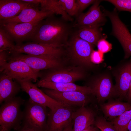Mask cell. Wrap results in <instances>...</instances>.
<instances>
[{
  "label": "cell",
  "mask_w": 131,
  "mask_h": 131,
  "mask_svg": "<svg viewBox=\"0 0 131 131\" xmlns=\"http://www.w3.org/2000/svg\"><path fill=\"white\" fill-rule=\"evenodd\" d=\"M35 84L38 87L59 92L77 91L86 95H91V89L89 87L80 86L74 83H57L40 80Z\"/></svg>",
  "instance_id": "ffe728a7"
},
{
  "label": "cell",
  "mask_w": 131,
  "mask_h": 131,
  "mask_svg": "<svg viewBox=\"0 0 131 131\" xmlns=\"http://www.w3.org/2000/svg\"><path fill=\"white\" fill-rule=\"evenodd\" d=\"M91 59L93 63L98 64L102 62L103 59V53L99 51H93L92 52Z\"/></svg>",
  "instance_id": "4dcf8cb0"
},
{
  "label": "cell",
  "mask_w": 131,
  "mask_h": 131,
  "mask_svg": "<svg viewBox=\"0 0 131 131\" xmlns=\"http://www.w3.org/2000/svg\"><path fill=\"white\" fill-rule=\"evenodd\" d=\"M8 52L7 51H0V68L2 67L8 62Z\"/></svg>",
  "instance_id": "1f68e13d"
},
{
  "label": "cell",
  "mask_w": 131,
  "mask_h": 131,
  "mask_svg": "<svg viewBox=\"0 0 131 131\" xmlns=\"http://www.w3.org/2000/svg\"><path fill=\"white\" fill-rule=\"evenodd\" d=\"M94 0H76V2L79 8V14H81L87 7L96 1Z\"/></svg>",
  "instance_id": "f546056e"
},
{
  "label": "cell",
  "mask_w": 131,
  "mask_h": 131,
  "mask_svg": "<svg viewBox=\"0 0 131 131\" xmlns=\"http://www.w3.org/2000/svg\"><path fill=\"white\" fill-rule=\"evenodd\" d=\"M41 21L30 23H9L0 25V27L10 35L16 45H19L25 41L29 40Z\"/></svg>",
  "instance_id": "8fae6325"
},
{
  "label": "cell",
  "mask_w": 131,
  "mask_h": 131,
  "mask_svg": "<svg viewBox=\"0 0 131 131\" xmlns=\"http://www.w3.org/2000/svg\"><path fill=\"white\" fill-rule=\"evenodd\" d=\"M70 106L59 107L48 113L47 131H63L72 121L74 110Z\"/></svg>",
  "instance_id": "7c38bea8"
},
{
  "label": "cell",
  "mask_w": 131,
  "mask_h": 131,
  "mask_svg": "<svg viewBox=\"0 0 131 131\" xmlns=\"http://www.w3.org/2000/svg\"><path fill=\"white\" fill-rule=\"evenodd\" d=\"M29 6L38 7V5L22 0H0V21L14 18Z\"/></svg>",
  "instance_id": "ac0fdd59"
},
{
  "label": "cell",
  "mask_w": 131,
  "mask_h": 131,
  "mask_svg": "<svg viewBox=\"0 0 131 131\" xmlns=\"http://www.w3.org/2000/svg\"><path fill=\"white\" fill-rule=\"evenodd\" d=\"M131 80V58L122 66L116 77L114 86L115 96L120 100L126 98Z\"/></svg>",
  "instance_id": "2e32d148"
},
{
  "label": "cell",
  "mask_w": 131,
  "mask_h": 131,
  "mask_svg": "<svg viewBox=\"0 0 131 131\" xmlns=\"http://www.w3.org/2000/svg\"><path fill=\"white\" fill-rule=\"evenodd\" d=\"M75 32L81 39L94 45H96L98 42L102 38H106L107 36L103 34L100 27L80 26Z\"/></svg>",
  "instance_id": "7402d4cb"
},
{
  "label": "cell",
  "mask_w": 131,
  "mask_h": 131,
  "mask_svg": "<svg viewBox=\"0 0 131 131\" xmlns=\"http://www.w3.org/2000/svg\"><path fill=\"white\" fill-rule=\"evenodd\" d=\"M42 90L53 99L72 107L86 106L93 101L90 95L79 91L60 92L45 88Z\"/></svg>",
  "instance_id": "9c48e42d"
},
{
  "label": "cell",
  "mask_w": 131,
  "mask_h": 131,
  "mask_svg": "<svg viewBox=\"0 0 131 131\" xmlns=\"http://www.w3.org/2000/svg\"><path fill=\"white\" fill-rule=\"evenodd\" d=\"M20 85L21 89L29 96V98L33 102L43 105L53 111L62 106H69L59 102L51 98L39 89L35 84L29 80L16 81Z\"/></svg>",
  "instance_id": "ba28073f"
},
{
  "label": "cell",
  "mask_w": 131,
  "mask_h": 131,
  "mask_svg": "<svg viewBox=\"0 0 131 131\" xmlns=\"http://www.w3.org/2000/svg\"><path fill=\"white\" fill-rule=\"evenodd\" d=\"M91 94L101 104L107 100L115 96L114 86L108 76L104 75L94 80L89 85Z\"/></svg>",
  "instance_id": "4fadbf2b"
},
{
  "label": "cell",
  "mask_w": 131,
  "mask_h": 131,
  "mask_svg": "<svg viewBox=\"0 0 131 131\" xmlns=\"http://www.w3.org/2000/svg\"><path fill=\"white\" fill-rule=\"evenodd\" d=\"M15 131H37L21 125L20 128Z\"/></svg>",
  "instance_id": "e575fe53"
},
{
  "label": "cell",
  "mask_w": 131,
  "mask_h": 131,
  "mask_svg": "<svg viewBox=\"0 0 131 131\" xmlns=\"http://www.w3.org/2000/svg\"><path fill=\"white\" fill-rule=\"evenodd\" d=\"M54 14L38 7L29 6L24 9L17 16L12 18L0 21V25L9 23H30L41 21Z\"/></svg>",
  "instance_id": "9a60e30c"
},
{
  "label": "cell",
  "mask_w": 131,
  "mask_h": 131,
  "mask_svg": "<svg viewBox=\"0 0 131 131\" xmlns=\"http://www.w3.org/2000/svg\"><path fill=\"white\" fill-rule=\"evenodd\" d=\"M62 17L54 15L41 21L29 40L32 42L65 47L72 26Z\"/></svg>",
  "instance_id": "6da1fadb"
},
{
  "label": "cell",
  "mask_w": 131,
  "mask_h": 131,
  "mask_svg": "<svg viewBox=\"0 0 131 131\" xmlns=\"http://www.w3.org/2000/svg\"><path fill=\"white\" fill-rule=\"evenodd\" d=\"M2 73L0 78V104L16 97L21 89L17 82Z\"/></svg>",
  "instance_id": "d6986e66"
},
{
  "label": "cell",
  "mask_w": 131,
  "mask_h": 131,
  "mask_svg": "<svg viewBox=\"0 0 131 131\" xmlns=\"http://www.w3.org/2000/svg\"><path fill=\"white\" fill-rule=\"evenodd\" d=\"M82 131H99L98 129L94 125H90Z\"/></svg>",
  "instance_id": "d6a6232c"
},
{
  "label": "cell",
  "mask_w": 131,
  "mask_h": 131,
  "mask_svg": "<svg viewBox=\"0 0 131 131\" xmlns=\"http://www.w3.org/2000/svg\"><path fill=\"white\" fill-rule=\"evenodd\" d=\"M25 101L16 97L3 103L0 108V131L19 129L22 123L23 112L21 107Z\"/></svg>",
  "instance_id": "3957f363"
},
{
  "label": "cell",
  "mask_w": 131,
  "mask_h": 131,
  "mask_svg": "<svg viewBox=\"0 0 131 131\" xmlns=\"http://www.w3.org/2000/svg\"><path fill=\"white\" fill-rule=\"evenodd\" d=\"M58 2L64 10L70 16H77L79 8L76 0H58Z\"/></svg>",
  "instance_id": "484cf974"
},
{
  "label": "cell",
  "mask_w": 131,
  "mask_h": 131,
  "mask_svg": "<svg viewBox=\"0 0 131 131\" xmlns=\"http://www.w3.org/2000/svg\"><path fill=\"white\" fill-rule=\"evenodd\" d=\"M131 119V109L112 119L111 122L117 131H128V125Z\"/></svg>",
  "instance_id": "cb8c5ba5"
},
{
  "label": "cell",
  "mask_w": 131,
  "mask_h": 131,
  "mask_svg": "<svg viewBox=\"0 0 131 131\" xmlns=\"http://www.w3.org/2000/svg\"><path fill=\"white\" fill-rule=\"evenodd\" d=\"M102 0H96L86 12L82 13L78 16L76 23L73 27L80 26L100 27L106 21V16L101 10L99 4Z\"/></svg>",
  "instance_id": "5bb4252c"
},
{
  "label": "cell",
  "mask_w": 131,
  "mask_h": 131,
  "mask_svg": "<svg viewBox=\"0 0 131 131\" xmlns=\"http://www.w3.org/2000/svg\"><path fill=\"white\" fill-rule=\"evenodd\" d=\"M84 68L73 66L49 69L40 80L57 83H74L83 79L85 74Z\"/></svg>",
  "instance_id": "52a82bcc"
},
{
  "label": "cell",
  "mask_w": 131,
  "mask_h": 131,
  "mask_svg": "<svg viewBox=\"0 0 131 131\" xmlns=\"http://www.w3.org/2000/svg\"><path fill=\"white\" fill-rule=\"evenodd\" d=\"M0 68L2 72L16 81L29 80L36 82L40 75L35 72L24 61L19 60H9Z\"/></svg>",
  "instance_id": "30bf717a"
},
{
  "label": "cell",
  "mask_w": 131,
  "mask_h": 131,
  "mask_svg": "<svg viewBox=\"0 0 131 131\" xmlns=\"http://www.w3.org/2000/svg\"><path fill=\"white\" fill-rule=\"evenodd\" d=\"M102 38L98 42L97 45L98 51L104 53L110 51L112 49V45L106 40Z\"/></svg>",
  "instance_id": "f1b7e54d"
},
{
  "label": "cell",
  "mask_w": 131,
  "mask_h": 131,
  "mask_svg": "<svg viewBox=\"0 0 131 131\" xmlns=\"http://www.w3.org/2000/svg\"><path fill=\"white\" fill-rule=\"evenodd\" d=\"M108 1L119 11H126L131 13V0H108Z\"/></svg>",
  "instance_id": "83f0119b"
},
{
  "label": "cell",
  "mask_w": 131,
  "mask_h": 131,
  "mask_svg": "<svg viewBox=\"0 0 131 131\" xmlns=\"http://www.w3.org/2000/svg\"><path fill=\"white\" fill-rule=\"evenodd\" d=\"M12 37L4 29L0 28V51H8L15 46Z\"/></svg>",
  "instance_id": "d4e9b609"
},
{
  "label": "cell",
  "mask_w": 131,
  "mask_h": 131,
  "mask_svg": "<svg viewBox=\"0 0 131 131\" xmlns=\"http://www.w3.org/2000/svg\"><path fill=\"white\" fill-rule=\"evenodd\" d=\"M31 3L37 5H40L41 9L51 11L60 15L61 17L68 21H72L73 19L63 9L57 0H30Z\"/></svg>",
  "instance_id": "603a6c76"
},
{
  "label": "cell",
  "mask_w": 131,
  "mask_h": 131,
  "mask_svg": "<svg viewBox=\"0 0 131 131\" xmlns=\"http://www.w3.org/2000/svg\"><path fill=\"white\" fill-rule=\"evenodd\" d=\"M128 131H131V119L128 125Z\"/></svg>",
  "instance_id": "8d00e7d4"
},
{
  "label": "cell",
  "mask_w": 131,
  "mask_h": 131,
  "mask_svg": "<svg viewBox=\"0 0 131 131\" xmlns=\"http://www.w3.org/2000/svg\"><path fill=\"white\" fill-rule=\"evenodd\" d=\"M7 60H19L26 63L35 72L41 70L51 69L63 66L61 58L49 55L36 56L21 53H9Z\"/></svg>",
  "instance_id": "5b68a950"
},
{
  "label": "cell",
  "mask_w": 131,
  "mask_h": 131,
  "mask_svg": "<svg viewBox=\"0 0 131 131\" xmlns=\"http://www.w3.org/2000/svg\"><path fill=\"white\" fill-rule=\"evenodd\" d=\"M73 126V123L72 122L66 127L63 131H72Z\"/></svg>",
  "instance_id": "d590c367"
},
{
  "label": "cell",
  "mask_w": 131,
  "mask_h": 131,
  "mask_svg": "<svg viewBox=\"0 0 131 131\" xmlns=\"http://www.w3.org/2000/svg\"><path fill=\"white\" fill-rule=\"evenodd\" d=\"M94 125L101 131H117L112 123L102 116H96Z\"/></svg>",
  "instance_id": "4316f807"
},
{
  "label": "cell",
  "mask_w": 131,
  "mask_h": 131,
  "mask_svg": "<svg viewBox=\"0 0 131 131\" xmlns=\"http://www.w3.org/2000/svg\"><path fill=\"white\" fill-rule=\"evenodd\" d=\"M128 102L131 104V80L129 91L126 98Z\"/></svg>",
  "instance_id": "836d02e7"
},
{
  "label": "cell",
  "mask_w": 131,
  "mask_h": 131,
  "mask_svg": "<svg viewBox=\"0 0 131 131\" xmlns=\"http://www.w3.org/2000/svg\"><path fill=\"white\" fill-rule=\"evenodd\" d=\"M65 47L33 42L16 45L8 51L9 53H25L36 56L49 55L61 58L65 54Z\"/></svg>",
  "instance_id": "8992f818"
},
{
  "label": "cell",
  "mask_w": 131,
  "mask_h": 131,
  "mask_svg": "<svg viewBox=\"0 0 131 131\" xmlns=\"http://www.w3.org/2000/svg\"><path fill=\"white\" fill-rule=\"evenodd\" d=\"M86 106L79 107L74 110L72 115L73 126L72 131H82L94 125L96 113L92 109Z\"/></svg>",
  "instance_id": "e0dca14e"
},
{
  "label": "cell",
  "mask_w": 131,
  "mask_h": 131,
  "mask_svg": "<svg viewBox=\"0 0 131 131\" xmlns=\"http://www.w3.org/2000/svg\"><path fill=\"white\" fill-rule=\"evenodd\" d=\"M21 125L37 131H47L48 113L47 107L30 98L25 101Z\"/></svg>",
  "instance_id": "277c9868"
},
{
  "label": "cell",
  "mask_w": 131,
  "mask_h": 131,
  "mask_svg": "<svg viewBox=\"0 0 131 131\" xmlns=\"http://www.w3.org/2000/svg\"><path fill=\"white\" fill-rule=\"evenodd\" d=\"M100 109L105 118L112 119L131 109V104L124 102L118 99H110L106 103L100 104Z\"/></svg>",
  "instance_id": "44dd1931"
},
{
  "label": "cell",
  "mask_w": 131,
  "mask_h": 131,
  "mask_svg": "<svg viewBox=\"0 0 131 131\" xmlns=\"http://www.w3.org/2000/svg\"><path fill=\"white\" fill-rule=\"evenodd\" d=\"M93 45L81 39L75 32L73 33L65 46L66 54L74 66L89 67L93 63L91 59Z\"/></svg>",
  "instance_id": "7a4b0ae2"
}]
</instances>
